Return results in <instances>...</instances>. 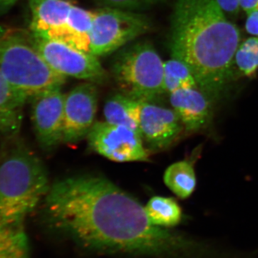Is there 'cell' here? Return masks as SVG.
Masks as SVG:
<instances>
[{"label": "cell", "instance_id": "obj_1", "mask_svg": "<svg viewBox=\"0 0 258 258\" xmlns=\"http://www.w3.org/2000/svg\"><path fill=\"white\" fill-rule=\"evenodd\" d=\"M42 215L52 230L91 250L163 257L183 246L151 223L138 200L103 176L57 180L44 197Z\"/></svg>", "mask_w": 258, "mask_h": 258}, {"label": "cell", "instance_id": "obj_2", "mask_svg": "<svg viewBox=\"0 0 258 258\" xmlns=\"http://www.w3.org/2000/svg\"><path fill=\"white\" fill-rule=\"evenodd\" d=\"M240 32L216 0H177L171 21V57L192 71L210 98L224 92L235 69Z\"/></svg>", "mask_w": 258, "mask_h": 258}, {"label": "cell", "instance_id": "obj_3", "mask_svg": "<svg viewBox=\"0 0 258 258\" xmlns=\"http://www.w3.org/2000/svg\"><path fill=\"white\" fill-rule=\"evenodd\" d=\"M18 135L6 137L0 151V220L24 227L50 184L45 166Z\"/></svg>", "mask_w": 258, "mask_h": 258}, {"label": "cell", "instance_id": "obj_4", "mask_svg": "<svg viewBox=\"0 0 258 258\" xmlns=\"http://www.w3.org/2000/svg\"><path fill=\"white\" fill-rule=\"evenodd\" d=\"M0 70L15 89L28 99L61 88L66 77L47 64L32 42L30 32L0 25Z\"/></svg>", "mask_w": 258, "mask_h": 258}, {"label": "cell", "instance_id": "obj_5", "mask_svg": "<svg viewBox=\"0 0 258 258\" xmlns=\"http://www.w3.org/2000/svg\"><path fill=\"white\" fill-rule=\"evenodd\" d=\"M122 93L141 101H152L164 91V62L149 42L123 48L112 64Z\"/></svg>", "mask_w": 258, "mask_h": 258}, {"label": "cell", "instance_id": "obj_6", "mask_svg": "<svg viewBox=\"0 0 258 258\" xmlns=\"http://www.w3.org/2000/svg\"><path fill=\"white\" fill-rule=\"evenodd\" d=\"M150 21L139 12L103 7L93 11L91 52L109 55L149 31Z\"/></svg>", "mask_w": 258, "mask_h": 258}, {"label": "cell", "instance_id": "obj_7", "mask_svg": "<svg viewBox=\"0 0 258 258\" xmlns=\"http://www.w3.org/2000/svg\"><path fill=\"white\" fill-rule=\"evenodd\" d=\"M31 34L32 40L47 64L64 77L76 78L88 82L102 83L107 79L106 71L98 57L62 42L42 38Z\"/></svg>", "mask_w": 258, "mask_h": 258}, {"label": "cell", "instance_id": "obj_8", "mask_svg": "<svg viewBox=\"0 0 258 258\" xmlns=\"http://www.w3.org/2000/svg\"><path fill=\"white\" fill-rule=\"evenodd\" d=\"M88 144L100 155L116 161H146L149 154L137 131L108 122H97L87 136Z\"/></svg>", "mask_w": 258, "mask_h": 258}, {"label": "cell", "instance_id": "obj_9", "mask_svg": "<svg viewBox=\"0 0 258 258\" xmlns=\"http://www.w3.org/2000/svg\"><path fill=\"white\" fill-rule=\"evenodd\" d=\"M66 94L52 88L32 97L31 119L40 147L50 150L62 142Z\"/></svg>", "mask_w": 258, "mask_h": 258}, {"label": "cell", "instance_id": "obj_10", "mask_svg": "<svg viewBox=\"0 0 258 258\" xmlns=\"http://www.w3.org/2000/svg\"><path fill=\"white\" fill-rule=\"evenodd\" d=\"M97 106L95 83H81L66 95L62 142L76 143L87 137L94 125Z\"/></svg>", "mask_w": 258, "mask_h": 258}, {"label": "cell", "instance_id": "obj_11", "mask_svg": "<svg viewBox=\"0 0 258 258\" xmlns=\"http://www.w3.org/2000/svg\"><path fill=\"white\" fill-rule=\"evenodd\" d=\"M181 123L174 110L152 101H141L139 133L153 149H164L175 142L181 131Z\"/></svg>", "mask_w": 258, "mask_h": 258}, {"label": "cell", "instance_id": "obj_12", "mask_svg": "<svg viewBox=\"0 0 258 258\" xmlns=\"http://www.w3.org/2000/svg\"><path fill=\"white\" fill-rule=\"evenodd\" d=\"M169 95L173 110L186 131L198 132L206 126L212 115L210 96L199 88H182Z\"/></svg>", "mask_w": 258, "mask_h": 258}, {"label": "cell", "instance_id": "obj_13", "mask_svg": "<svg viewBox=\"0 0 258 258\" xmlns=\"http://www.w3.org/2000/svg\"><path fill=\"white\" fill-rule=\"evenodd\" d=\"M31 12L30 32L52 40L67 23L74 5L68 0H29Z\"/></svg>", "mask_w": 258, "mask_h": 258}, {"label": "cell", "instance_id": "obj_14", "mask_svg": "<svg viewBox=\"0 0 258 258\" xmlns=\"http://www.w3.org/2000/svg\"><path fill=\"white\" fill-rule=\"evenodd\" d=\"M28 100L12 86L0 70V133L5 138L18 135L23 106Z\"/></svg>", "mask_w": 258, "mask_h": 258}, {"label": "cell", "instance_id": "obj_15", "mask_svg": "<svg viewBox=\"0 0 258 258\" xmlns=\"http://www.w3.org/2000/svg\"><path fill=\"white\" fill-rule=\"evenodd\" d=\"M93 11L74 5L66 26L54 40L83 52H91Z\"/></svg>", "mask_w": 258, "mask_h": 258}, {"label": "cell", "instance_id": "obj_16", "mask_svg": "<svg viewBox=\"0 0 258 258\" xmlns=\"http://www.w3.org/2000/svg\"><path fill=\"white\" fill-rule=\"evenodd\" d=\"M103 114L108 123L128 127L139 133L141 101L123 93L115 94L107 100Z\"/></svg>", "mask_w": 258, "mask_h": 258}, {"label": "cell", "instance_id": "obj_17", "mask_svg": "<svg viewBox=\"0 0 258 258\" xmlns=\"http://www.w3.org/2000/svg\"><path fill=\"white\" fill-rule=\"evenodd\" d=\"M166 186L180 199L189 198L197 186L196 174L191 161H180L166 169L164 175Z\"/></svg>", "mask_w": 258, "mask_h": 258}, {"label": "cell", "instance_id": "obj_18", "mask_svg": "<svg viewBox=\"0 0 258 258\" xmlns=\"http://www.w3.org/2000/svg\"><path fill=\"white\" fill-rule=\"evenodd\" d=\"M144 210L151 223L157 227H174L182 218L181 209L172 198L154 197L148 202Z\"/></svg>", "mask_w": 258, "mask_h": 258}, {"label": "cell", "instance_id": "obj_19", "mask_svg": "<svg viewBox=\"0 0 258 258\" xmlns=\"http://www.w3.org/2000/svg\"><path fill=\"white\" fill-rule=\"evenodd\" d=\"M24 227H17L0 220V258H30Z\"/></svg>", "mask_w": 258, "mask_h": 258}, {"label": "cell", "instance_id": "obj_20", "mask_svg": "<svg viewBox=\"0 0 258 258\" xmlns=\"http://www.w3.org/2000/svg\"><path fill=\"white\" fill-rule=\"evenodd\" d=\"M164 91L169 94L182 88H198L189 66L172 57L164 62Z\"/></svg>", "mask_w": 258, "mask_h": 258}, {"label": "cell", "instance_id": "obj_21", "mask_svg": "<svg viewBox=\"0 0 258 258\" xmlns=\"http://www.w3.org/2000/svg\"><path fill=\"white\" fill-rule=\"evenodd\" d=\"M235 67L241 74L253 76L258 71V36L241 42L235 55Z\"/></svg>", "mask_w": 258, "mask_h": 258}, {"label": "cell", "instance_id": "obj_22", "mask_svg": "<svg viewBox=\"0 0 258 258\" xmlns=\"http://www.w3.org/2000/svg\"><path fill=\"white\" fill-rule=\"evenodd\" d=\"M103 7L140 12L165 0H93Z\"/></svg>", "mask_w": 258, "mask_h": 258}, {"label": "cell", "instance_id": "obj_23", "mask_svg": "<svg viewBox=\"0 0 258 258\" xmlns=\"http://www.w3.org/2000/svg\"><path fill=\"white\" fill-rule=\"evenodd\" d=\"M226 15L236 16L241 9L240 0H216Z\"/></svg>", "mask_w": 258, "mask_h": 258}, {"label": "cell", "instance_id": "obj_24", "mask_svg": "<svg viewBox=\"0 0 258 258\" xmlns=\"http://www.w3.org/2000/svg\"><path fill=\"white\" fill-rule=\"evenodd\" d=\"M245 30L249 35L258 36V8L247 15Z\"/></svg>", "mask_w": 258, "mask_h": 258}, {"label": "cell", "instance_id": "obj_25", "mask_svg": "<svg viewBox=\"0 0 258 258\" xmlns=\"http://www.w3.org/2000/svg\"><path fill=\"white\" fill-rule=\"evenodd\" d=\"M241 9L246 15L252 13L258 8V0H240Z\"/></svg>", "mask_w": 258, "mask_h": 258}, {"label": "cell", "instance_id": "obj_26", "mask_svg": "<svg viewBox=\"0 0 258 258\" xmlns=\"http://www.w3.org/2000/svg\"><path fill=\"white\" fill-rule=\"evenodd\" d=\"M20 0H0V15L8 13Z\"/></svg>", "mask_w": 258, "mask_h": 258}]
</instances>
